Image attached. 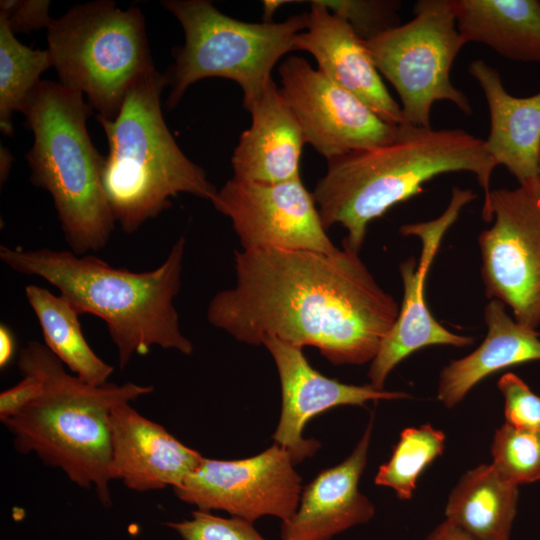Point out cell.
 Wrapping results in <instances>:
<instances>
[{
  "label": "cell",
  "instance_id": "6da1fadb",
  "mask_svg": "<svg viewBox=\"0 0 540 540\" xmlns=\"http://www.w3.org/2000/svg\"><path fill=\"white\" fill-rule=\"evenodd\" d=\"M236 282L216 293L209 323L239 342L274 337L316 347L334 365L371 362L399 314L359 253L255 248L234 253Z\"/></svg>",
  "mask_w": 540,
  "mask_h": 540
},
{
  "label": "cell",
  "instance_id": "7a4b0ae2",
  "mask_svg": "<svg viewBox=\"0 0 540 540\" xmlns=\"http://www.w3.org/2000/svg\"><path fill=\"white\" fill-rule=\"evenodd\" d=\"M313 193L322 222L346 230L342 247L359 253L369 224L393 206L423 192L438 175L469 172L484 191L485 220L490 180L496 163L483 139L455 129H433L403 122L390 142L328 160Z\"/></svg>",
  "mask_w": 540,
  "mask_h": 540
},
{
  "label": "cell",
  "instance_id": "3957f363",
  "mask_svg": "<svg viewBox=\"0 0 540 540\" xmlns=\"http://www.w3.org/2000/svg\"><path fill=\"white\" fill-rule=\"evenodd\" d=\"M185 246V238H178L160 266L143 272L113 267L95 255L49 248L1 245L0 258L11 270L56 287L79 315L102 319L124 369L134 355H145L154 346L185 355L193 351L174 305Z\"/></svg>",
  "mask_w": 540,
  "mask_h": 540
},
{
  "label": "cell",
  "instance_id": "277c9868",
  "mask_svg": "<svg viewBox=\"0 0 540 540\" xmlns=\"http://www.w3.org/2000/svg\"><path fill=\"white\" fill-rule=\"evenodd\" d=\"M21 375L38 379L42 393L16 415L1 422L16 450L35 453L46 465L60 468L82 488H94L100 502L111 505V411L153 391L133 382L90 385L38 341L21 348Z\"/></svg>",
  "mask_w": 540,
  "mask_h": 540
},
{
  "label": "cell",
  "instance_id": "5b68a950",
  "mask_svg": "<svg viewBox=\"0 0 540 540\" xmlns=\"http://www.w3.org/2000/svg\"><path fill=\"white\" fill-rule=\"evenodd\" d=\"M168 86L156 69L127 91L117 115H96L108 142L101 180L115 222L128 233L171 206V197L187 193L213 200L217 188L205 171L180 149L161 108Z\"/></svg>",
  "mask_w": 540,
  "mask_h": 540
},
{
  "label": "cell",
  "instance_id": "8992f818",
  "mask_svg": "<svg viewBox=\"0 0 540 540\" xmlns=\"http://www.w3.org/2000/svg\"><path fill=\"white\" fill-rule=\"evenodd\" d=\"M22 113L34 136L26 154L31 182L50 194L71 251L104 248L116 222L101 180L104 156L87 130L91 106L82 93L41 80Z\"/></svg>",
  "mask_w": 540,
  "mask_h": 540
},
{
  "label": "cell",
  "instance_id": "52a82bcc",
  "mask_svg": "<svg viewBox=\"0 0 540 540\" xmlns=\"http://www.w3.org/2000/svg\"><path fill=\"white\" fill-rule=\"evenodd\" d=\"M162 5L181 24L185 42L173 53L175 63L165 73L174 108L195 82L211 77L236 82L243 91L246 110L274 81L277 62L295 50V38L304 31L309 14L282 22L252 23L220 12L207 0H165Z\"/></svg>",
  "mask_w": 540,
  "mask_h": 540
},
{
  "label": "cell",
  "instance_id": "ba28073f",
  "mask_svg": "<svg viewBox=\"0 0 540 540\" xmlns=\"http://www.w3.org/2000/svg\"><path fill=\"white\" fill-rule=\"evenodd\" d=\"M59 83L85 94L97 115L113 119L130 87L155 69L141 10L97 0L71 7L48 27Z\"/></svg>",
  "mask_w": 540,
  "mask_h": 540
},
{
  "label": "cell",
  "instance_id": "9c48e42d",
  "mask_svg": "<svg viewBox=\"0 0 540 540\" xmlns=\"http://www.w3.org/2000/svg\"><path fill=\"white\" fill-rule=\"evenodd\" d=\"M414 17L365 41L381 75L396 90L404 122L431 127L435 102L449 101L466 115L473 110L451 79L452 65L466 41L450 0H420Z\"/></svg>",
  "mask_w": 540,
  "mask_h": 540
},
{
  "label": "cell",
  "instance_id": "30bf717a",
  "mask_svg": "<svg viewBox=\"0 0 540 540\" xmlns=\"http://www.w3.org/2000/svg\"><path fill=\"white\" fill-rule=\"evenodd\" d=\"M478 236L486 297L509 306L521 325H540V183L491 190Z\"/></svg>",
  "mask_w": 540,
  "mask_h": 540
},
{
  "label": "cell",
  "instance_id": "8fae6325",
  "mask_svg": "<svg viewBox=\"0 0 540 540\" xmlns=\"http://www.w3.org/2000/svg\"><path fill=\"white\" fill-rule=\"evenodd\" d=\"M290 453L278 444L240 460L203 458L178 487L176 496L198 510H223L253 523L272 515L282 522L297 510L301 477Z\"/></svg>",
  "mask_w": 540,
  "mask_h": 540
},
{
  "label": "cell",
  "instance_id": "7c38bea8",
  "mask_svg": "<svg viewBox=\"0 0 540 540\" xmlns=\"http://www.w3.org/2000/svg\"><path fill=\"white\" fill-rule=\"evenodd\" d=\"M227 216L242 249L280 248L332 253L313 193L301 176L268 184L231 178L211 201Z\"/></svg>",
  "mask_w": 540,
  "mask_h": 540
},
{
  "label": "cell",
  "instance_id": "4fadbf2b",
  "mask_svg": "<svg viewBox=\"0 0 540 540\" xmlns=\"http://www.w3.org/2000/svg\"><path fill=\"white\" fill-rule=\"evenodd\" d=\"M280 92L305 142L328 160L393 140L398 126L383 121L357 97L299 56L279 66Z\"/></svg>",
  "mask_w": 540,
  "mask_h": 540
},
{
  "label": "cell",
  "instance_id": "5bb4252c",
  "mask_svg": "<svg viewBox=\"0 0 540 540\" xmlns=\"http://www.w3.org/2000/svg\"><path fill=\"white\" fill-rule=\"evenodd\" d=\"M476 197L470 189L453 187L450 202L439 217L400 227L403 236H417L420 239L422 250L418 261L409 257L399 264L403 283L402 304L368 371L370 384L376 389L383 390L385 380L394 367L423 347H466L473 344L472 337L452 333L435 320L426 304L425 284L443 236L458 219L461 209Z\"/></svg>",
  "mask_w": 540,
  "mask_h": 540
},
{
  "label": "cell",
  "instance_id": "9a60e30c",
  "mask_svg": "<svg viewBox=\"0 0 540 540\" xmlns=\"http://www.w3.org/2000/svg\"><path fill=\"white\" fill-rule=\"evenodd\" d=\"M262 345L271 354L280 379L282 409L273 435L276 444L285 448L294 464L312 456L319 448L314 439H305L303 430L314 416L341 405L364 406L366 402L408 398L402 391L379 390L368 385H352L328 378L307 361L302 348L274 337Z\"/></svg>",
  "mask_w": 540,
  "mask_h": 540
},
{
  "label": "cell",
  "instance_id": "2e32d148",
  "mask_svg": "<svg viewBox=\"0 0 540 540\" xmlns=\"http://www.w3.org/2000/svg\"><path fill=\"white\" fill-rule=\"evenodd\" d=\"M307 28L295 38V50L310 53L318 69L388 124L404 122L401 106L385 86L365 41L342 18L317 0L310 1Z\"/></svg>",
  "mask_w": 540,
  "mask_h": 540
},
{
  "label": "cell",
  "instance_id": "e0dca14e",
  "mask_svg": "<svg viewBox=\"0 0 540 540\" xmlns=\"http://www.w3.org/2000/svg\"><path fill=\"white\" fill-rule=\"evenodd\" d=\"M109 426L113 479L122 480L129 489L176 488L204 458L139 414L130 403L111 411Z\"/></svg>",
  "mask_w": 540,
  "mask_h": 540
},
{
  "label": "cell",
  "instance_id": "ac0fdd59",
  "mask_svg": "<svg viewBox=\"0 0 540 540\" xmlns=\"http://www.w3.org/2000/svg\"><path fill=\"white\" fill-rule=\"evenodd\" d=\"M371 432L372 421L350 456L320 472L302 490L296 512L282 522V540H330L373 518L374 505L358 489L367 463Z\"/></svg>",
  "mask_w": 540,
  "mask_h": 540
},
{
  "label": "cell",
  "instance_id": "d6986e66",
  "mask_svg": "<svg viewBox=\"0 0 540 540\" xmlns=\"http://www.w3.org/2000/svg\"><path fill=\"white\" fill-rule=\"evenodd\" d=\"M248 111L251 125L241 134L231 158L233 177L268 184L300 177L305 138L274 81Z\"/></svg>",
  "mask_w": 540,
  "mask_h": 540
},
{
  "label": "cell",
  "instance_id": "ffe728a7",
  "mask_svg": "<svg viewBox=\"0 0 540 540\" xmlns=\"http://www.w3.org/2000/svg\"><path fill=\"white\" fill-rule=\"evenodd\" d=\"M468 71L481 87L489 109L487 152L519 185L540 183V91L529 97L511 95L499 72L481 59L472 61Z\"/></svg>",
  "mask_w": 540,
  "mask_h": 540
},
{
  "label": "cell",
  "instance_id": "44dd1931",
  "mask_svg": "<svg viewBox=\"0 0 540 540\" xmlns=\"http://www.w3.org/2000/svg\"><path fill=\"white\" fill-rule=\"evenodd\" d=\"M484 320L487 333L480 346L467 356L451 361L440 372L437 397L448 408L457 405L491 374L540 360V333L510 317L503 302L490 300Z\"/></svg>",
  "mask_w": 540,
  "mask_h": 540
},
{
  "label": "cell",
  "instance_id": "7402d4cb",
  "mask_svg": "<svg viewBox=\"0 0 540 540\" xmlns=\"http://www.w3.org/2000/svg\"><path fill=\"white\" fill-rule=\"evenodd\" d=\"M450 2L466 43L484 44L509 60L540 63V1Z\"/></svg>",
  "mask_w": 540,
  "mask_h": 540
},
{
  "label": "cell",
  "instance_id": "603a6c76",
  "mask_svg": "<svg viewBox=\"0 0 540 540\" xmlns=\"http://www.w3.org/2000/svg\"><path fill=\"white\" fill-rule=\"evenodd\" d=\"M518 486L492 464L467 471L449 495L446 520L474 540H510Z\"/></svg>",
  "mask_w": 540,
  "mask_h": 540
},
{
  "label": "cell",
  "instance_id": "cb8c5ba5",
  "mask_svg": "<svg viewBox=\"0 0 540 540\" xmlns=\"http://www.w3.org/2000/svg\"><path fill=\"white\" fill-rule=\"evenodd\" d=\"M25 296L35 313L45 346L82 381L95 386L108 383L114 368L87 343L79 314L61 295L47 288L27 285Z\"/></svg>",
  "mask_w": 540,
  "mask_h": 540
},
{
  "label": "cell",
  "instance_id": "d4e9b609",
  "mask_svg": "<svg viewBox=\"0 0 540 540\" xmlns=\"http://www.w3.org/2000/svg\"><path fill=\"white\" fill-rule=\"evenodd\" d=\"M50 66L48 50L25 46L0 19V129L4 135H13L14 113L22 112Z\"/></svg>",
  "mask_w": 540,
  "mask_h": 540
},
{
  "label": "cell",
  "instance_id": "484cf974",
  "mask_svg": "<svg viewBox=\"0 0 540 540\" xmlns=\"http://www.w3.org/2000/svg\"><path fill=\"white\" fill-rule=\"evenodd\" d=\"M444 446L445 434L430 424L404 429L390 459L379 467L375 484L392 488L400 499H410L420 474Z\"/></svg>",
  "mask_w": 540,
  "mask_h": 540
},
{
  "label": "cell",
  "instance_id": "4316f807",
  "mask_svg": "<svg viewBox=\"0 0 540 540\" xmlns=\"http://www.w3.org/2000/svg\"><path fill=\"white\" fill-rule=\"evenodd\" d=\"M492 466L519 486L540 480V429L517 428L504 423L491 446Z\"/></svg>",
  "mask_w": 540,
  "mask_h": 540
},
{
  "label": "cell",
  "instance_id": "83f0119b",
  "mask_svg": "<svg viewBox=\"0 0 540 540\" xmlns=\"http://www.w3.org/2000/svg\"><path fill=\"white\" fill-rule=\"evenodd\" d=\"M345 20L364 41L400 25L401 2L394 0H317Z\"/></svg>",
  "mask_w": 540,
  "mask_h": 540
},
{
  "label": "cell",
  "instance_id": "f1b7e54d",
  "mask_svg": "<svg viewBox=\"0 0 540 540\" xmlns=\"http://www.w3.org/2000/svg\"><path fill=\"white\" fill-rule=\"evenodd\" d=\"M166 524L183 540H265L250 521L222 518L202 510L194 511L190 520Z\"/></svg>",
  "mask_w": 540,
  "mask_h": 540
},
{
  "label": "cell",
  "instance_id": "f546056e",
  "mask_svg": "<svg viewBox=\"0 0 540 540\" xmlns=\"http://www.w3.org/2000/svg\"><path fill=\"white\" fill-rule=\"evenodd\" d=\"M497 387L505 400L506 423L517 428L540 429V396L510 372L499 378Z\"/></svg>",
  "mask_w": 540,
  "mask_h": 540
},
{
  "label": "cell",
  "instance_id": "4dcf8cb0",
  "mask_svg": "<svg viewBox=\"0 0 540 540\" xmlns=\"http://www.w3.org/2000/svg\"><path fill=\"white\" fill-rule=\"evenodd\" d=\"M49 7L48 0H1L0 19L14 34L48 29L53 20Z\"/></svg>",
  "mask_w": 540,
  "mask_h": 540
},
{
  "label": "cell",
  "instance_id": "1f68e13d",
  "mask_svg": "<svg viewBox=\"0 0 540 540\" xmlns=\"http://www.w3.org/2000/svg\"><path fill=\"white\" fill-rule=\"evenodd\" d=\"M42 393L38 379L29 375L0 394V419L5 420L19 413Z\"/></svg>",
  "mask_w": 540,
  "mask_h": 540
},
{
  "label": "cell",
  "instance_id": "d6a6232c",
  "mask_svg": "<svg viewBox=\"0 0 540 540\" xmlns=\"http://www.w3.org/2000/svg\"><path fill=\"white\" fill-rule=\"evenodd\" d=\"M425 540H474L448 520L443 521Z\"/></svg>",
  "mask_w": 540,
  "mask_h": 540
},
{
  "label": "cell",
  "instance_id": "836d02e7",
  "mask_svg": "<svg viewBox=\"0 0 540 540\" xmlns=\"http://www.w3.org/2000/svg\"><path fill=\"white\" fill-rule=\"evenodd\" d=\"M15 349L14 337L5 325L0 326V367L4 368L11 361Z\"/></svg>",
  "mask_w": 540,
  "mask_h": 540
},
{
  "label": "cell",
  "instance_id": "e575fe53",
  "mask_svg": "<svg viewBox=\"0 0 540 540\" xmlns=\"http://www.w3.org/2000/svg\"><path fill=\"white\" fill-rule=\"evenodd\" d=\"M0 180L1 183H3L9 174L10 168L12 166V156L10 152L6 149L1 147V157H0Z\"/></svg>",
  "mask_w": 540,
  "mask_h": 540
},
{
  "label": "cell",
  "instance_id": "d590c367",
  "mask_svg": "<svg viewBox=\"0 0 540 540\" xmlns=\"http://www.w3.org/2000/svg\"><path fill=\"white\" fill-rule=\"evenodd\" d=\"M291 1L284 0H266L263 1V11H264V21L270 22L273 14L278 10L282 5L290 3Z\"/></svg>",
  "mask_w": 540,
  "mask_h": 540
},
{
  "label": "cell",
  "instance_id": "8d00e7d4",
  "mask_svg": "<svg viewBox=\"0 0 540 540\" xmlns=\"http://www.w3.org/2000/svg\"><path fill=\"white\" fill-rule=\"evenodd\" d=\"M539 166H540V160H539Z\"/></svg>",
  "mask_w": 540,
  "mask_h": 540
}]
</instances>
